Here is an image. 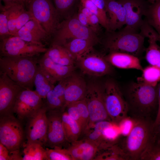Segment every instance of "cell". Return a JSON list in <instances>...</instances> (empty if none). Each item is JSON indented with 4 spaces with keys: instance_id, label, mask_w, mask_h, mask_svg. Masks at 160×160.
Returning a JSON list of instances; mask_svg holds the SVG:
<instances>
[{
    "instance_id": "6da1fadb",
    "label": "cell",
    "mask_w": 160,
    "mask_h": 160,
    "mask_svg": "<svg viewBox=\"0 0 160 160\" xmlns=\"http://www.w3.org/2000/svg\"><path fill=\"white\" fill-rule=\"evenodd\" d=\"M128 106V116L132 120L154 121L158 109L157 85L153 87L137 82L122 91Z\"/></svg>"
},
{
    "instance_id": "7a4b0ae2",
    "label": "cell",
    "mask_w": 160,
    "mask_h": 160,
    "mask_svg": "<svg viewBox=\"0 0 160 160\" xmlns=\"http://www.w3.org/2000/svg\"><path fill=\"white\" fill-rule=\"evenodd\" d=\"M132 120V119H131ZM132 128L126 136L118 138L117 143L125 160H139L146 146L153 142L154 121L143 119L132 120Z\"/></svg>"
},
{
    "instance_id": "3957f363",
    "label": "cell",
    "mask_w": 160,
    "mask_h": 160,
    "mask_svg": "<svg viewBox=\"0 0 160 160\" xmlns=\"http://www.w3.org/2000/svg\"><path fill=\"white\" fill-rule=\"evenodd\" d=\"M38 60L35 56L1 57L0 71L24 89L32 90Z\"/></svg>"
},
{
    "instance_id": "277c9868",
    "label": "cell",
    "mask_w": 160,
    "mask_h": 160,
    "mask_svg": "<svg viewBox=\"0 0 160 160\" xmlns=\"http://www.w3.org/2000/svg\"><path fill=\"white\" fill-rule=\"evenodd\" d=\"M145 38L140 32H128L121 29L118 31H106L102 42L109 52L125 53L139 57L145 51Z\"/></svg>"
},
{
    "instance_id": "5b68a950",
    "label": "cell",
    "mask_w": 160,
    "mask_h": 160,
    "mask_svg": "<svg viewBox=\"0 0 160 160\" xmlns=\"http://www.w3.org/2000/svg\"><path fill=\"white\" fill-rule=\"evenodd\" d=\"M52 44L63 45L67 41L74 38L91 41L97 43L99 39L91 28L82 24L77 14L70 16L60 23L54 34Z\"/></svg>"
},
{
    "instance_id": "8992f818",
    "label": "cell",
    "mask_w": 160,
    "mask_h": 160,
    "mask_svg": "<svg viewBox=\"0 0 160 160\" xmlns=\"http://www.w3.org/2000/svg\"><path fill=\"white\" fill-rule=\"evenodd\" d=\"M103 85L106 111L111 121L119 125L128 117L127 103L122 91L115 81L108 80Z\"/></svg>"
},
{
    "instance_id": "52a82bcc",
    "label": "cell",
    "mask_w": 160,
    "mask_h": 160,
    "mask_svg": "<svg viewBox=\"0 0 160 160\" xmlns=\"http://www.w3.org/2000/svg\"><path fill=\"white\" fill-rule=\"evenodd\" d=\"M26 6L48 36L53 35L60 23V16L51 0H30Z\"/></svg>"
},
{
    "instance_id": "ba28073f",
    "label": "cell",
    "mask_w": 160,
    "mask_h": 160,
    "mask_svg": "<svg viewBox=\"0 0 160 160\" xmlns=\"http://www.w3.org/2000/svg\"><path fill=\"white\" fill-rule=\"evenodd\" d=\"M84 99L89 113V129L100 121H111L105 106L103 84L96 81L89 83Z\"/></svg>"
},
{
    "instance_id": "9c48e42d",
    "label": "cell",
    "mask_w": 160,
    "mask_h": 160,
    "mask_svg": "<svg viewBox=\"0 0 160 160\" xmlns=\"http://www.w3.org/2000/svg\"><path fill=\"white\" fill-rule=\"evenodd\" d=\"M1 57H34L45 53L44 45L26 41L16 36L11 35L0 39Z\"/></svg>"
},
{
    "instance_id": "30bf717a",
    "label": "cell",
    "mask_w": 160,
    "mask_h": 160,
    "mask_svg": "<svg viewBox=\"0 0 160 160\" xmlns=\"http://www.w3.org/2000/svg\"><path fill=\"white\" fill-rule=\"evenodd\" d=\"M24 135L21 123L12 114L0 116V143L9 152L18 151Z\"/></svg>"
},
{
    "instance_id": "8fae6325",
    "label": "cell",
    "mask_w": 160,
    "mask_h": 160,
    "mask_svg": "<svg viewBox=\"0 0 160 160\" xmlns=\"http://www.w3.org/2000/svg\"><path fill=\"white\" fill-rule=\"evenodd\" d=\"M93 49L75 61L77 66L84 73L92 76L99 77L111 74L113 68L105 56L94 52Z\"/></svg>"
},
{
    "instance_id": "7c38bea8",
    "label": "cell",
    "mask_w": 160,
    "mask_h": 160,
    "mask_svg": "<svg viewBox=\"0 0 160 160\" xmlns=\"http://www.w3.org/2000/svg\"><path fill=\"white\" fill-rule=\"evenodd\" d=\"M47 109L45 103L28 117L26 126L27 143H35L46 145L48 121Z\"/></svg>"
},
{
    "instance_id": "4fadbf2b",
    "label": "cell",
    "mask_w": 160,
    "mask_h": 160,
    "mask_svg": "<svg viewBox=\"0 0 160 160\" xmlns=\"http://www.w3.org/2000/svg\"><path fill=\"white\" fill-rule=\"evenodd\" d=\"M125 11L126 24L121 29L128 32L138 33L150 4L147 0H118Z\"/></svg>"
},
{
    "instance_id": "5bb4252c",
    "label": "cell",
    "mask_w": 160,
    "mask_h": 160,
    "mask_svg": "<svg viewBox=\"0 0 160 160\" xmlns=\"http://www.w3.org/2000/svg\"><path fill=\"white\" fill-rule=\"evenodd\" d=\"M25 89L0 71V116L12 114L17 97Z\"/></svg>"
},
{
    "instance_id": "9a60e30c",
    "label": "cell",
    "mask_w": 160,
    "mask_h": 160,
    "mask_svg": "<svg viewBox=\"0 0 160 160\" xmlns=\"http://www.w3.org/2000/svg\"><path fill=\"white\" fill-rule=\"evenodd\" d=\"M42 99L35 90L24 89L17 97L13 113L20 119L28 118L43 105Z\"/></svg>"
},
{
    "instance_id": "2e32d148",
    "label": "cell",
    "mask_w": 160,
    "mask_h": 160,
    "mask_svg": "<svg viewBox=\"0 0 160 160\" xmlns=\"http://www.w3.org/2000/svg\"><path fill=\"white\" fill-rule=\"evenodd\" d=\"M63 113L59 110L47 111L48 125L46 145L52 148L57 146L61 147L68 142L63 127Z\"/></svg>"
},
{
    "instance_id": "e0dca14e",
    "label": "cell",
    "mask_w": 160,
    "mask_h": 160,
    "mask_svg": "<svg viewBox=\"0 0 160 160\" xmlns=\"http://www.w3.org/2000/svg\"><path fill=\"white\" fill-rule=\"evenodd\" d=\"M38 64L48 79L54 84L70 76L74 73L75 68L74 65L65 66L57 63L44 55L38 60Z\"/></svg>"
},
{
    "instance_id": "ac0fdd59",
    "label": "cell",
    "mask_w": 160,
    "mask_h": 160,
    "mask_svg": "<svg viewBox=\"0 0 160 160\" xmlns=\"http://www.w3.org/2000/svg\"><path fill=\"white\" fill-rule=\"evenodd\" d=\"M87 85L84 79L80 76L73 73L70 76L65 91L63 112L69 104L84 98Z\"/></svg>"
},
{
    "instance_id": "d6986e66",
    "label": "cell",
    "mask_w": 160,
    "mask_h": 160,
    "mask_svg": "<svg viewBox=\"0 0 160 160\" xmlns=\"http://www.w3.org/2000/svg\"><path fill=\"white\" fill-rule=\"evenodd\" d=\"M67 149L73 160H94L99 151L96 144L86 139L78 140L71 143Z\"/></svg>"
},
{
    "instance_id": "ffe728a7",
    "label": "cell",
    "mask_w": 160,
    "mask_h": 160,
    "mask_svg": "<svg viewBox=\"0 0 160 160\" xmlns=\"http://www.w3.org/2000/svg\"><path fill=\"white\" fill-rule=\"evenodd\" d=\"M16 36L27 41L44 45L43 42L49 36L35 18L28 21L17 33Z\"/></svg>"
},
{
    "instance_id": "44dd1931",
    "label": "cell",
    "mask_w": 160,
    "mask_h": 160,
    "mask_svg": "<svg viewBox=\"0 0 160 160\" xmlns=\"http://www.w3.org/2000/svg\"><path fill=\"white\" fill-rule=\"evenodd\" d=\"M105 2L109 31L121 29L126 24L125 11L123 5L118 0H105Z\"/></svg>"
},
{
    "instance_id": "7402d4cb",
    "label": "cell",
    "mask_w": 160,
    "mask_h": 160,
    "mask_svg": "<svg viewBox=\"0 0 160 160\" xmlns=\"http://www.w3.org/2000/svg\"><path fill=\"white\" fill-rule=\"evenodd\" d=\"M112 66L121 69H134L142 71L143 69L138 57L128 53L111 52L105 56Z\"/></svg>"
},
{
    "instance_id": "603a6c76",
    "label": "cell",
    "mask_w": 160,
    "mask_h": 160,
    "mask_svg": "<svg viewBox=\"0 0 160 160\" xmlns=\"http://www.w3.org/2000/svg\"><path fill=\"white\" fill-rule=\"evenodd\" d=\"M113 125L115 124L111 121H107L97 122L83 135L84 137L83 139H87L95 143L98 146L99 150L108 147L114 144L115 142H110L105 139L103 131L106 127Z\"/></svg>"
},
{
    "instance_id": "cb8c5ba5",
    "label": "cell",
    "mask_w": 160,
    "mask_h": 160,
    "mask_svg": "<svg viewBox=\"0 0 160 160\" xmlns=\"http://www.w3.org/2000/svg\"><path fill=\"white\" fill-rule=\"evenodd\" d=\"M97 43L93 41L79 38L71 39L63 45L75 61L89 51Z\"/></svg>"
},
{
    "instance_id": "d4e9b609",
    "label": "cell",
    "mask_w": 160,
    "mask_h": 160,
    "mask_svg": "<svg viewBox=\"0 0 160 160\" xmlns=\"http://www.w3.org/2000/svg\"><path fill=\"white\" fill-rule=\"evenodd\" d=\"M44 55L54 62L65 66L74 65V59L63 46L52 44Z\"/></svg>"
},
{
    "instance_id": "484cf974",
    "label": "cell",
    "mask_w": 160,
    "mask_h": 160,
    "mask_svg": "<svg viewBox=\"0 0 160 160\" xmlns=\"http://www.w3.org/2000/svg\"><path fill=\"white\" fill-rule=\"evenodd\" d=\"M62 124L66 140L71 143L79 140L81 135L79 125L65 111L62 115Z\"/></svg>"
},
{
    "instance_id": "4316f807",
    "label": "cell",
    "mask_w": 160,
    "mask_h": 160,
    "mask_svg": "<svg viewBox=\"0 0 160 160\" xmlns=\"http://www.w3.org/2000/svg\"><path fill=\"white\" fill-rule=\"evenodd\" d=\"M35 91L42 99H45L48 92L55 87L38 64L33 81Z\"/></svg>"
},
{
    "instance_id": "83f0119b",
    "label": "cell",
    "mask_w": 160,
    "mask_h": 160,
    "mask_svg": "<svg viewBox=\"0 0 160 160\" xmlns=\"http://www.w3.org/2000/svg\"><path fill=\"white\" fill-rule=\"evenodd\" d=\"M23 153V160H47L46 149L39 143H26Z\"/></svg>"
},
{
    "instance_id": "f1b7e54d",
    "label": "cell",
    "mask_w": 160,
    "mask_h": 160,
    "mask_svg": "<svg viewBox=\"0 0 160 160\" xmlns=\"http://www.w3.org/2000/svg\"><path fill=\"white\" fill-rule=\"evenodd\" d=\"M144 19L157 33L160 42V0L150 4Z\"/></svg>"
},
{
    "instance_id": "f546056e",
    "label": "cell",
    "mask_w": 160,
    "mask_h": 160,
    "mask_svg": "<svg viewBox=\"0 0 160 160\" xmlns=\"http://www.w3.org/2000/svg\"><path fill=\"white\" fill-rule=\"evenodd\" d=\"M141 76L137 81L155 87L160 81V67L150 65L143 68Z\"/></svg>"
},
{
    "instance_id": "4dcf8cb0",
    "label": "cell",
    "mask_w": 160,
    "mask_h": 160,
    "mask_svg": "<svg viewBox=\"0 0 160 160\" xmlns=\"http://www.w3.org/2000/svg\"><path fill=\"white\" fill-rule=\"evenodd\" d=\"M116 142L100 150L94 160H125L122 151Z\"/></svg>"
},
{
    "instance_id": "1f68e13d",
    "label": "cell",
    "mask_w": 160,
    "mask_h": 160,
    "mask_svg": "<svg viewBox=\"0 0 160 160\" xmlns=\"http://www.w3.org/2000/svg\"><path fill=\"white\" fill-rule=\"evenodd\" d=\"M25 6L21 4L3 6L7 14L9 31L12 36H15L17 22L20 14L25 9Z\"/></svg>"
},
{
    "instance_id": "d6a6232c",
    "label": "cell",
    "mask_w": 160,
    "mask_h": 160,
    "mask_svg": "<svg viewBox=\"0 0 160 160\" xmlns=\"http://www.w3.org/2000/svg\"><path fill=\"white\" fill-rule=\"evenodd\" d=\"M81 4L88 9L98 18L100 24L106 31H109L108 19L107 13L100 9L90 0H80Z\"/></svg>"
},
{
    "instance_id": "836d02e7",
    "label": "cell",
    "mask_w": 160,
    "mask_h": 160,
    "mask_svg": "<svg viewBox=\"0 0 160 160\" xmlns=\"http://www.w3.org/2000/svg\"><path fill=\"white\" fill-rule=\"evenodd\" d=\"M47 160H73L68 150L55 146L52 149H46Z\"/></svg>"
},
{
    "instance_id": "e575fe53",
    "label": "cell",
    "mask_w": 160,
    "mask_h": 160,
    "mask_svg": "<svg viewBox=\"0 0 160 160\" xmlns=\"http://www.w3.org/2000/svg\"><path fill=\"white\" fill-rule=\"evenodd\" d=\"M139 160H160V146L150 143L141 153Z\"/></svg>"
},
{
    "instance_id": "d590c367",
    "label": "cell",
    "mask_w": 160,
    "mask_h": 160,
    "mask_svg": "<svg viewBox=\"0 0 160 160\" xmlns=\"http://www.w3.org/2000/svg\"><path fill=\"white\" fill-rule=\"evenodd\" d=\"M76 103L79 110L82 123L81 135H83L89 129V113L86 103L84 99Z\"/></svg>"
},
{
    "instance_id": "8d00e7d4",
    "label": "cell",
    "mask_w": 160,
    "mask_h": 160,
    "mask_svg": "<svg viewBox=\"0 0 160 160\" xmlns=\"http://www.w3.org/2000/svg\"><path fill=\"white\" fill-rule=\"evenodd\" d=\"M0 10V37L1 39L12 35L9 31L7 14L3 6H1Z\"/></svg>"
},
{
    "instance_id": "74e56055",
    "label": "cell",
    "mask_w": 160,
    "mask_h": 160,
    "mask_svg": "<svg viewBox=\"0 0 160 160\" xmlns=\"http://www.w3.org/2000/svg\"><path fill=\"white\" fill-rule=\"evenodd\" d=\"M77 0H53L55 6L60 16L65 14L73 7Z\"/></svg>"
},
{
    "instance_id": "f35d334b",
    "label": "cell",
    "mask_w": 160,
    "mask_h": 160,
    "mask_svg": "<svg viewBox=\"0 0 160 160\" xmlns=\"http://www.w3.org/2000/svg\"><path fill=\"white\" fill-rule=\"evenodd\" d=\"M69 116L75 121L79 125L81 130L82 123L80 112L76 102L71 103L68 105L65 111Z\"/></svg>"
},
{
    "instance_id": "ab89813d",
    "label": "cell",
    "mask_w": 160,
    "mask_h": 160,
    "mask_svg": "<svg viewBox=\"0 0 160 160\" xmlns=\"http://www.w3.org/2000/svg\"><path fill=\"white\" fill-rule=\"evenodd\" d=\"M34 18L31 13L24 9L20 13L17 20L15 28V35L17 32L28 21Z\"/></svg>"
},
{
    "instance_id": "60d3db41",
    "label": "cell",
    "mask_w": 160,
    "mask_h": 160,
    "mask_svg": "<svg viewBox=\"0 0 160 160\" xmlns=\"http://www.w3.org/2000/svg\"><path fill=\"white\" fill-rule=\"evenodd\" d=\"M88 18L90 28L97 34L100 31V25L98 18L92 13Z\"/></svg>"
},
{
    "instance_id": "b9f144b4",
    "label": "cell",
    "mask_w": 160,
    "mask_h": 160,
    "mask_svg": "<svg viewBox=\"0 0 160 160\" xmlns=\"http://www.w3.org/2000/svg\"><path fill=\"white\" fill-rule=\"evenodd\" d=\"M153 140L154 143L160 146V120L156 126L153 127Z\"/></svg>"
},
{
    "instance_id": "7bdbcfd3",
    "label": "cell",
    "mask_w": 160,
    "mask_h": 160,
    "mask_svg": "<svg viewBox=\"0 0 160 160\" xmlns=\"http://www.w3.org/2000/svg\"><path fill=\"white\" fill-rule=\"evenodd\" d=\"M9 152V151L7 148L0 143V160H11Z\"/></svg>"
},
{
    "instance_id": "ee69618b",
    "label": "cell",
    "mask_w": 160,
    "mask_h": 160,
    "mask_svg": "<svg viewBox=\"0 0 160 160\" xmlns=\"http://www.w3.org/2000/svg\"><path fill=\"white\" fill-rule=\"evenodd\" d=\"M158 109L156 116L154 122L153 127L156 126L160 120V83L157 85Z\"/></svg>"
},
{
    "instance_id": "f6af8a7d",
    "label": "cell",
    "mask_w": 160,
    "mask_h": 160,
    "mask_svg": "<svg viewBox=\"0 0 160 160\" xmlns=\"http://www.w3.org/2000/svg\"><path fill=\"white\" fill-rule=\"evenodd\" d=\"M77 16L79 20L82 24L84 26L90 28L88 18L85 15L79 10L77 14Z\"/></svg>"
},
{
    "instance_id": "bcb514c9",
    "label": "cell",
    "mask_w": 160,
    "mask_h": 160,
    "mask_svg": "<svg viewBox=\"0 0 160 160\" xmlns=\"http://www.w3.org/2000/svg\"><path fill=\"white\" fill-rule=\"evenodd\" d=\"M5 6H10L16 4L25 5L23 0H2Z\"/></svg>"
},
{
    "instance_id": "7dc6e473",
    "label": "cell",
    "mask_w": 160,
    "mask_h": 160,
    "mask_svg": "<svg viewBox=\"0 0 160 160\" xmlns=\"http://www.w3.org/2000/svg\"><path fill=\"white\" fill-rule=\"evenodd\" d=\"M100 9L106 12L105 7V0H90Z\"/></svg>"
},
{
    "instance_id": "c3c4849f",
    "label": "cell",
    "mask_w": 160,
    "mask_h": 160,
    "mask_svg": "<svg viewBox=\"0 0 160 160\" xmlns=\"http://www.w3.org/2000/svg\"><path fill=\"white\" fill-rule=\"evenodd\" d=\"M148 1L150 4H152L155 2L157 0H147Z\"/></svg>"
},
{
    "instance_id": "681fc988",
    "label": "cell",
    "mask_w": 160,
    "mask_h": 160,
    "mask_svg": "<svg viewBox=\"0 0 160 160\" xmlns=\"http://www.w3.org/2000/svg\"><path fill=\"white\" fill-rule=\"evenodd\" d=\"M25 6H26V5L27 4V3L30 0H23Z\"/></svg>"
}]
</instances>
